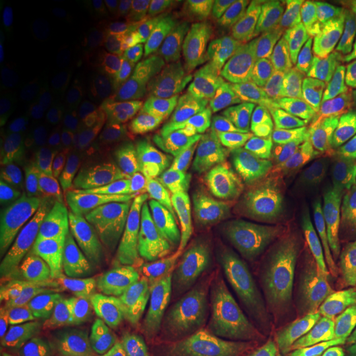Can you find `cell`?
Instances as JSON below:
<instances>
[{
  "instance_id": "60d3db41",
  "label": "cell",
  "mask_w": 356,
  "mask_h": 356,
  "mask_svg": "<svg viewBox=\"0 0 356 356\" xmlns=\"http://www.w3.org/2000/svg\"><path fill=\"white\" fill-rule=\"evenodd\" d=\"M356 254V204L355 209L350 219L347 220L341 238L335 243L330 250L323 254L319 261L321 270H332L341 267L344 263L350 261Z\"/></svg>"
},
{
  "instance_id": "d6a6232c",
  "label": "cell",
  "mask_w": 356,
  "mask_h": 356,
  "mask_svg": "<svg viewBox=\"0 0 356 356\" xmlns=\"http://www.w3.org/2000/svg\"><path fill=\"white\" fill-rule=\"evenodd\" d=\"M141 298L126 297L115 306L106 323V353L110 356L119 355L122 347L126 343L132 329L136 310L140 305Z\"/></svg>"
},
{
  "instance_id": "d590c367",
  "label": "cell",
  "mask_w": 356,
  "mask_h": 356,
  "mask_svg": "<svg viewBox=\"0 0 356 356\" xmlns=\"http://www.w3.org/2000/svg\"><path fill=\"white\" fill-rule=\"evenodd\" d=\"M127 214L118 206L110 204L92 226V239L98 247L106 251L114 250L127 238Z\"/></svg>"
},
{
  "instance_id": "8992f818",
  "label": "cell",
  "mask_w": 356,
  "mask_h": 356,
  "mask_svg": "<svg viewBox=\"0 0 356 356\" xmlns=\"http://www.w3.org/2000/svg\"><path fill=\"white\" fill-rule=\"evenodd\" d=\"M354 51V42L343 29H330L319 41L291 86L289 115L298 114L316 102L331 76Z\"/></svg>"
},
{
  "instance_id": "8d00e7d4",
  "label": "cell",
  "mask_w": 356,
  "mask_h": 356,
  "mask_svg": "<svg viewBox=\"0 0 356 356\" xmlns=\"http://www.w3.org/2000/svg\"><path fill=\"white\" fill-rule=\"evenodd\" d=\"M57 248V235L53 231L33 235L15 254L16 268L38 267L51 263Z\"/></svg>"
},
{
  "instance_id": "c3c4849f",
  "label": "cell",
  "mask_w": 356,
  "mask_h": 356,
  "mask_svg": "<svg viewBox=\"0 0 356 356\" xmlns=\"http://www.w3.org/2000/svg\"><path fill=\"white\" fill-rule=\"evenodd\" d=\"M147 273L148 266L143 264L139 260L127 257L123 260L122 266V279H123V289L126 297H136L141 298L145 294V285H147Z\"/></svg>"
},
{
  "instance_id": "680465c9",
  "label": "cell",
  "mask_w": 356,
  "mask_h": 356,
  "mask_svg": "<svg viewBox=\"0 0 356 356\" xmlns=\"http://www.w3.org/2000/svg\"><path fill=\"white\" fill-rule=\"evenodd\" d=\"M78 356H110L107 353H99V351H94L91 348H88L85 346H81L79 348V354Z\"/></svg>"
},
{
  "instance_id": "74e56055",
  "label": "cell",
  "mask_w": 356,
  "mask_h": 356,
  "mask_svg": "<svg viewBox=\"0 0 356 356\" xmlns=\"http://www.w3.org/2000/svg\"><path fill=\"white\" fill-rule=\"evenodd\" d=\"M175 13L179 23L195 35H211L216 31V22L209 1L185 0L175 3Z\"/></svg>"
},
{
  "instance_id": "7bdbcfd3",
  "label": "cell",
  "mask_w": 356,
  "mask_h": 356,
  "mask_svg": "<svg viewBox=\"0 0 356 356\" xmlns=\"http://www.w3.org/2000/svg\"><path fill=\"white\" fill-rule=\"evenodd\" d=\"M195 216L189 206L177 201H168L160 209L156 225L161 243L165 242L176 231L191 223Z\"/></svg>"
},
{
  "instance_id": "7a4b0ae2",
  "label": "cell",
  "mask_w": 356,
  "mask_h": 356,
  "mask_svg": "<svg viewBox=\"0 0 356 356\" xmlns=\"http://www.w3.org/2000/svg\"><path fill=\"white\" fill-rule=\"evenodd\" d=\"M270 293L280 343L292 356L319 354L343 329V313L319 302L293 277L276 281Z\"/></svg>"
},
{
  "instance_id": "30bf717a",
  "label": "cell",
  "mask_w": 356,
  "mask_h": 356,
  "mask_svg": "<svg viewBox=\"0 0 356 356\" xmlns=\"http://www.w3.org/2000/svg\"><path fill=\"white\" fill-rule=\"evenodd\" d=\"M151 356H256L223 325H204L163 335Z\"/></svg>"
},
{
  "instance_id": "f5cc1de1",
  "label": "cell",
  "mask_w": 356,
  "mask_h": 356,
  "mask_svg": "<svg viewBox=\"0 0 356 356\" xmlns=\"http://www.w3.org/2000/svg\"><path fill=\"white\" fill-rule=\"evenodd\" d=\"M104 28L114 36L122 38H138V28L126 16L122 15H110L104 19Z\"/></svg>"
},
{
  "instance_id": "4dcf8cb0",
  "label": "cell",
  "mask_w": 356,
  "mask_h": 356,
  "mask_svg": "<svg viewBox=\"0 0 356 356\" xmlns=\"http://www.w3.org/2000/svg\"><path fill=\"white\" fill-rule=\"evenodd\" d=\"M64 61L72 78L79 82H90L99 72L101 56L92 40L76 36L66 42Z\"/></svg>"
},
{
  "instance_id": "ab89813d",
  "label": "cell",
  "mask_w": 356,
  "mask_h": 356,
  "mask_svg": "<svg viewBox=\"0 0 356 356\" xmlns=\"http://www.w3.org/2000/svg\"><path fill=\"white\" fill-rule=\"evenodd\" d=\"M1 356H47V353L38 332L31 327H17L3 334Z\"/></svg>"
},
{
  "instance_id": "836d02e7",
  "label": "cell",
  "mask_w": 356,
  "mask_h": 356,
  "mask_svg": "<svg viewBox=\"0 0 356 356\" xmlns=\"http://www.w3.org/2000/svg\"><path fill=\"white\" fill-rule=\"evenodd\" d=\"M343 0H304L298 13L296 32L300 36L317 32L318 28L326 26L350 7Z\"/></svg>"
},
{
  "instance_id": "484cf974",
  "label": "cell",
  "mask_w": 356,
  "mask_h": 356,
  "mask_svg": "<svg viewBox=\"0 0 356 356\" xmlns=\"http://www.w3.org/2000/svg\"><path fill=\"white\" fill-rule=\"evenodd\" d=\"M331 28L319 29L317 32L309 33L305 36H298L297 38L288 42L281 49L273 64L276 66L281 78L282 88L292 86L300 72L302 70L306 61L312 56V53L317 48L319 41L325 38V35L330 31Z\"/></svg>"
},
{
  "instance_id": "7dc6e473",
  "label": "cell",
  "mask_w": 356,
  "mask_h": 356,
  "mask_svg": "<svg viewBox=\"0 0 356 356\" xmlns=\"http://www.w3.org/2000/svg\"><path fill=\"white\" fill-rule=\"evenodd\" d=\"M89 219L70 200L61 207L58 214V229L67 239H82L89 231Z\"/></svg>"
},
{
  "instance_id": "91938a15",
  "label": "cell",
  "mask_w": 356,
  "mask_h": 356,
  "mask_svg": "<svg viewBox=\"0 0 356 356\" xmlns=\"http://www.w3.org/2000/svg\"><path fill=\"white\" fill-rule=\"evenodd\" d=\"M353 260H356V254H354V256H353V259H351V260H350V261H353Z\"/></svg>"
},
{
  "instance_id": "f907efd6",
  "label": "cell",
  "mask_w": 356,
  "mask_h": 356,
  "mask_svg": "<svg viewBox=\"0 0 356 356\" xmlns=\"http://www.w3.org/2000/svg\"><path fill=\"white\" fill-rule=\"evenodd\" d=\"M81 342L69 323H63L49 335V356H78Z\"/></svg>"
},
{
  "instance_id": "6f0895ef",
  "label": "cell",
  "mask_w": 356,
  "mask_h": 356,
  "mask_svg": "<svg viewBox=\"0 0 356 356\" xmlns=\"http://www.w3.org/2000/svg\"><path fill=\"white\" fill-rule=\"evenodd\" d=\"M260 356H292V354L281 343L273 344L264 350Z\"/></svg>"
},
{
  "instance_id": "9f6ffc18",
  "label": "cell",
  "mask_w": 356,
  "mask_h": 356,
  "mask_svg": "<svg viewBox=\"0 0 356 356\" xmlns=\"http://www.w3.org/2000/svg\"><path fill=\"white\" fill-rule=\"evenodd\" d=\"M341 337H343L348 341L356 342V310L350 314V317L346 319L343 329L341 331Z\"/></svg>"
},
{
  "instance_id": "ffe728a7",
  "label": "cell",
  "mask_w": 356,
  "mask_h": 356,
  "mask_svg": "<svg viewBox=\"0 0 356 356\" xmlns=\"http://www.w3.org/2000/svg\"><path fill=\"white\" fill-rule=\"evenodd\" d=\"M169 188L164 166L156 160H149L140 176L136 178L131 193V209L135 219H149L163 206Z\"/></svg>"
},
{
  "instance_id": "5bb4252c",
  "label": "cell",
  "mask_w": 356,
  "mask_h": 356,
  "mask_svg": "<svg viewBox=\"0 0 356 356\" xmlns=\"http://www.w3.org/2000/svg\"><path fill=\"white\" fill-rule=\"evenodd\" d=\"M317 110L335 127L356 123V48L321 92Z\"/></svg>"
},
{
  "instance_id": "db71d44e",
  "label": "cell",
  "mask_w": 356,
  "mask_h": 356,
  "mask_svg": "<svg viewBox=\"0 0 356 356\" xmlns=\"http://www.w3.org/2000/svg\"><path fill=\"white\" fill-rule=\"evenodd\" d=\"M316 356H356V342L339 335Z\"/></svg>"
},
{
  "instance_id": "7c38bea8",
  "label": "cell",
  "mask_w": 356,
  "mask_h": 356,
  "mask_svg": "<svg viewBox=\"0 0 356 356\" xmlns=\"http://www.w3.org/2000/svg\"><path fill=\"white\" fill-rule=\"evenodd\" d=\"M260 272L252 250L213 247L198 269L195 282L201 292H218L259 276Z\"/></svg>"
},
{
  "instance_id": "9c48e42d",
  "label": "cell",
  "mask_w": 356,
  "mask_h": 356,
  "mask_svg": "<svg viewBox=\"0 0 356 356\" xmlns=\"http://www.w3.org/2000/svg\"><path fill=\"white\" fill-rule=\"evenodd\" d=\"M355 204L356 191L338 197L297 193L286 207L281 223L304 229L329 241L344 229L355 209Z\"/></svg>"
},
{
  "instance_id": "44dd1931",
  "label": "cell",
  "mask_w": 356,
  "mask_h": 356,
  "mask_svg": "<svg viewBox=\"0 0 356 356\" xmlns=\"http://www.w3.org/2000/svg\"><path fill=\"white\" fill-rule=\"evenodd\" d=\"M209 247V244H201L188 254L170 256L159 261L156 301L164 302L182 291L202 263Z\"/></svg>"
},
{
  "instance_id": "e0dca14e",
  "label": "cell",
  "mask_w": 356,
  "mask_h": 356,
  "mask_svg": "<svg viewBox=\"0 0 356 356\" xmlns=\"http://www.w3.org/2000/svg\"><path fill=\"white\" fill-rule=\"evenodd\" d=\"M307 285L327 304L348 314L356 310V260L332 270L312 268L305 276Z\"/></svg>"
},
{
  "instance_id": "8fae6325",
  "label": "cell",
  "mask_w": 356,
  "mask_h": 356,
  "mask_svg": "<svg viewBox=\"0 0 356 356\" xmlns=\"http://www.w3.org/2000/svg\"><path fill=\"white\" fill-rule=\"evenodd\" d=\"M225 157L202 147L184 154L178 166L179 197L191 204H209L229 188Z\"/></svg>"
},
{
  "instance_id": "4316f807",
  "label": "cell",
  "mask_w": 356,
  "mask_h": 356,
  "mask_svg": "<svg viewBox=\"0 0 356 356\" xmlns=\"http://www.w3.org/2000/svg\"><path fill=\"white\" fill-rule=\"evenodd\" d=\"M161 325V317L152 305H139L127 341L118 356H151Z\"/></svg>"
},
{
  "instance_id": "6da1fadb",
  "label": "cell",
  "mask_w": 356,
  "mask_h": 356,
  "mask_svg": "<svg viewBox=\"0 0 356 356\" xmlns=\"http://www.w3.org/2000/svg\"><path fill=\"white\" fill-rule=\"evenodd\" d=\"M331 131L318 110H302L272 129L264 149L219 198L229 204L279 201L294 185V172Z\"/></svg>"
},
{
  "instance_id": "ee69618b",
  "label": "cell",
  "mask_w": 356,
  "mask_h": 356,
  "mask_svg": "<svg viewBox=\"0 0 356 356\" xmlns=\"http://www.w3.org/2000/svg\"><path fill=\"white\" fill-rule=\"evenodd\" d=\"M277 88H282V85H281L280 74L273 61L269 64L254 66L250 70V74L245 82L244 102L248 106L254 98L264 95Z\"/></svg>"
},
{
  "instance_id": "f1b7e54d",
  "label": "cell",
  "mask_w": 356,
  "mask_h": 356,
  "mask_svg": "<svg viewBox=\"0 0 356 356\" xmlns=\"http://www.w3.org/2000/svg\"><path fill=\"white\" fill-rule=\"evenodd\" d=\"M3 168L10 177H26L38 166L35 145L19 131H7L1 138Z\"/></svg>"
},
{
  "instance_id": "ac0fdd59",
  "label": "cell",
  "mask_w": 356,
  "mask_h": 356,
  "mask_svg": "<svg viewBox=\"0 0 356 356\" xmlns=\"http://www.w3.org/2000/svg\"><path fill=\"white\" fill-rule=\"evenodd\" d=\"M302 1L300 0H267L264 13L252 42L263 47H275L292 41L300 35L296 32V23Z\"/></svg>"
},
{
  "instance_id": "b9f144b4",
  "label": "cell",
  "mask_w": 356,
  "mask_h": 356,
  "mask_svg": "<svg viewBox=\"0 0 356 356\" xmlns=\"http://www.w3.org/2000/svg\"><path fill=\"white\" fill-rule=\"evenodd\" d=\"M143 102L139 98L129 95L122 99L115 107L113 114V128L116 135L129 138L136 134L143 122Z\"/></svg>"
},
{
  "instance_id": "681fc988",
  "label": "cell",
  "mask_w": 356,
  "mask_h": 356,
  "mask_svg": "<svg viewBox=\"0 0 356 356\" xmlns=\"http://www.w3.org/2000/svg\"><path fill=\"white\" fill-rule=\"evenodd\" d=\"M263 0H242L239 1V10L236 17V26L234 35H250L252 36L261 22L264 13Z\"/></svg>"
},
{
  "instance_id": "f546056e",
  "label": "cell",
  "mask_w": 356,
  "mask_h": 356,
  "mask_svg": "<svg viewBox=\"0 0 356 356\" xmlns=\"http://www.w3.org/2000/svg\"><path fill=\"white\" fill-rule=\"evenodd\" d=\"M95 261L92 254L85 250H78L65 260L64 275L51 281L53 293L64 292L69 288L72 292L86 294L95 285Z\"/></svg>"
},
{
  "instance_id": "11a10c76",
  "label": "cell",
  "mask_w": 356,
  "mask_h": 356,
  "mask_svg": "<svg viewBox=\"0 0 356 356\" xmlns=\"http://www.w3.org/2000/svg\"><path fill=\"white\" fill-rule=\"evenodd\" d=\"M8 72L1 63V78H0V126L4 127L10 118V99H8Z\"/></svg>"
},
{
  "instance_id": "4fadbf2b",
  "label": "cell",
  "mask_w": 356,
  "mask_h": 356,
  "mask_svg": "<svg viewBox=\"0 0 356 356\" xmlns=\"http://www.w3.org/2000/svg\"><path fill=\"white\" fill-rule=\"evenodd\" d=\"M326 239L285 223H279L257 250V260L267 269H286L318 252Z\"/></svg>"
},
{
  "instance_id": "1f68e13d",
  "label": "cell",
  "mask_w": 356,
  "mask_h": 356,
  "mask_svg": "<svg viewBox=\"0 0 356 356\" xmlns=\"http://www.w3.org/2000/svg\"><path fill=\"white\" fill-rule=\"evenodd\" d=\"M128 254L131 257L151 267L159 263L163 256V243L157 229L149 219H134L128 227Z\"/></svg>"
},
{
  "instance_id": "9a60e30c",
  "label": "cell",
  "mask_w": 356,
  "mask_h": 356,
  "mask_svg": "<svg viewBox=\"0 0 356 356\" xmlns=\"http://www.w3.org/2000/svg\"><path fill=\"white\" fill-rule=\"evenodd\" d=\"M116 305L115 301L99 294L86 293L76 297L70 307L69 325L82 346L106 353V323Z\"/></svg>"
},
{
  "instance_id": "603a6c76",
  "label": "cell",
  "mask_w": 356,
  "mask_h": 356,
  "mask_svg": "<svg viewBox=\"0 0 356 356\" xmlns=\"http://www.w3.org/2000/svg\"><path fill=\"white\" fill-rule=\"evenodd\" d=\"M32 207L31 194L16 185H7L0 197V251L4 254L24 229Z\"/></svg>"
},
{
  "instance_id": "5b68a950",
  "label": "cell",
  "mask_w": 356,
  "mask_h": 356,
  "mask_svg": "<svg viewBox=\"0 0 356 356\" xmlns=\"http://www.w3.org/2000/svg\"><path fill=\"white\" fill-rule=\"evenodd\" d=\"M51 281L42 268H15L1 301V330L41 326L49 314Z\"/></svg>"
},
{
  "instance_id": "52a82bcc",
  "label": "cell",
  "mask_w": 356,
  "mask_h": 356,
  "mask_svg": "<svg viewBox=\"0 0 356 356\" xmlns=\"http://www.w3.org/2000/svg\"><path fill=\"white\" fill-rule=\"evenodd\" d=\"M235 332L256 356L280 343L272 293L263 284H251L236 293L229 305Z\"/></svg>"
},
{
  "instance_id": "3957f363",
  "label": "cell",
  "mask_w": 356,
  "mask_h": 356,
  "mask_svg": "<svg viewBox=\"0 0 356 356\" xmlns=\"http://www.w3.org/2000/svg\"><path fill=\"white\" fill-rule=\"evenodd\" d=\"M298 193L338 197L356 191V123L331 129L294 172Z\"/></svg>"
},
{
  "instance_id": "83f0119b",
  "label": "cell",
  "mask_w": 356,
  "mask_h": 356,
  "mask_svg": "<svg viewBox=\"0 0 356 356\" xmlns=\"http://www.w3.org/2000/svg\"><path fill=\"white\" fill-rule=\"evenodd\" d=\"M251 69L214 67L209 83V92L219 106L244 113V88Z\"/></svg>"
},
{
  "instance_id": "816d5d0a",
  "label": "cell",
  "mask_w": 356,
  "mask_h": 356,
  "mask_svg": "<svg viewBox=\"0 0 356 356\" xmlns=\"http://www.w3.org/2000/svg\"><path fill=\"white\" fill-rule=\"evenodd\" d=\"M209 6L216 17V22L225 31L235 33L239 1L235 0H210Z\"/></svg>"
},
{
  "instance_id": "d4e9b609",
  "label": "cell",
  "mask_w": 356,
  "mask_h": 356,
  "mask_svg": "<svg viewBox=\"0 0 356 356\" xmlns=\"http://www.w3.org/2000/svg\"><path fill=\"white\" fill-rule=\"evenodd\" d=\"M86 168L78 157L65 160L51 168L42 179L40 197L48 204H66L76 195Z\"/></svg>"
},
{
  "instance_id": "7402d4cb",
  "label": "cell",
  "mask_w": 356,
  "mask_h": 356,
  "mask_svg": "<svg viewBox=\"0 0 356 356\" xmlns=\"http://www.w3.org/2000/svg\"><path fill=\"white\" fill-rule=\"evenodd\" d=\"M286 44L275 45V47H263L254 42L252 44L231 42V44H223L218 47H210L207 42H204V47L214 67L252 69L259 65L272 63L276 58L277 53Z\"/></svg>"
},
{
  "instance_id": "f35d334b",
  "label": "cell",
  "mask_w": 356,
  "mask_h": 356,
  "mask_svg": "<svg viewBox=\"0 0 356 356\" xmlns=\"http://www.w3.org/2000/svg\"><path fill=\"white\" fill-rule=\"evenodd\" d=\"M289 104L288 92L285 88H277L264 95L254 98L245 108V114L268 128H272L280 122Z\"/></svg>"
},
{
  "instance_id": "277c9868",
  "label": "cell",
  "mask_w": 356,
  "mask_h": 356,
  "mask_svg": "<svg viewBox=\"0 0 356 356\" xmlns=\"http://www.w3.org/2000/svg\"><path fill=\"white\" fill-rule=\"evenodd\" d=\"M286 207L280 200L229 204L218 197L204 204L200 216L213 229L214 247L248 248L280 223Z\"/></svg>"
},
{
  "instance_id": "ba28073f",
  "label": "cell",
  "mask_w": 356,
  "mask_h": 356,
  "mask_svg": "<svg viewBox=\"0 0 356 356\" xmlns=\"http://www.w3.org/2000/svg\"><path fill=\"white\" fill-rule=\"evenodd\" d=\"M178 119L185 132L194 135L200 147L227 157L242 138L245 113L214 104L207 99L182 106Z\"/></svg>"
},
{
  "instance_id": "f6af8a7d",
  "label": "cell",
  "mask_w": 356,
  "mask_h": 356,
  "mask_svg": "<svg viewBox=\"0 0 356 356\" xmlns=\"http://www.w3.org/2000/svg\"><path fill=\"white\" fill-rule=\"evenodd\" d=\"M4 42L8 57L13 64H19L26 49V26L23 13H11L4 26Z\"/></svg>"
},
{
  "instance_id": "2e32d148",
  "label": "cell",
  "mask_w": 356,
  "mask_h": 356,
  "mask_svg": "<svg viewBox=\"0 0 356 356\" xmlns=\"http://www.w3.org/2000/svg\"><path fill=\"white\" fill-rule=\"evenodd\" d=\"M214 66L204 44L191 54L181 57L169 72L164 90L176 101L186 102L209 90Z\"/></svg>"
},
{
  "instance_id": "d6986e66",
  "label": "cell",
  "mask_w": 356,
  "mask_h": 356,
  "mask_svg": "<svg viewBox=\"0 0 356 356\" xmlns=\"http://www.w3.org/2000/svg\"><path fill=\"white\" fill-rule=\"evenodd\" d=\"M143 156L144 141L141 139H129L111 148L101 164L106 186L115 191H127L140 168Z\"/></svg>"
},
{
  "instance_id": "cb8c5ba5",
  "label": "cell",
  "mask_w": 356,
  "mask_h": 356,
  "mask_svg": "<svg viewBox=\"0 0 356 356\" xmlns=\"http://www.w3.org/2000/svg\"><path fill=\"white\" fill-rule=\"evenodd\" d=\"M270 132V128L260 124L251 116L245 114L242 138L236 143V145L229 152V156L225 159L231 185L241 177L243 172L259 157V154L267 144Z\"/></svg>"
},
{
  "instance_id": "e575fe53",
  "label": "cell",
  "mask_w": 356,
  "mask_h": 356,
  "mask_svg": "<svg viewBox=\"0 0 356 356\" xmlns=\"http://www.w3.org/2000/svg\"><path fill=\"white\" fill-rule=\"evenodd\" d=\"M106 188L107 186L103 181L102 175H98L97 168L88 165L73 201L83 216L89 219V222L98 219L106 210Z\"/></svg>"
},
{
  "instance_id": "bcb514c9",
  "label": "cell",
  "mask_w": 356,
  "mask_h": 356,
  "mask_svg": "<svg viewBox=\"0 0 356 356\" xmlns=\"http://www.w3.org/2000/svg\"><path fill=\"white\" fill-rule=\"evenodd\" d=\"M95 289L103 297L115 301L124 294L122 267L118 260V254L103 264L95 279Z\"/></svg>"
}]
</instances>
